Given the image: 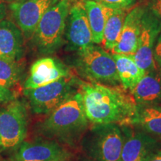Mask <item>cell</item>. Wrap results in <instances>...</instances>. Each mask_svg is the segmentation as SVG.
<instances>
[{
  "label": "cell",
  "instance_id": "cell-9",
  "mask_svg": "<svg viewBox=\"0 0 161 161\" xmlns=\"http://www.w3.org/2000/svg\"><path fill=\"white\" fill-rule=\"evenodd\" d=\"M64 37L68 51L78 52L94 44L84 3L72 4L66 19Z\"/></svg>",
  "mask_w": 161,
  "mask_h": 161
},
{
  "label": "cell",
  "instance_id": "cell-10",
  "mask_svg": "<svg viewBox=\"0 0 161 161\" xmlns=\"http://www.w3.org/2000/svg\"><path fill=\"white\" fill-rule=\"evenodd\" d=\"M58 0H19L9 4L14 22L25 37L33 35L44 14Z\"/></svg>",
  "mask_w": 161,
  "mask_h": 161
},
{
  "label": "cell",
  "instance_id": "cell-30",
  "mask_svg": "<svg viewBox=\"0 0 161 161\" xmlns=\"http://www.w3.org/2000/svg\"><path fill=\"white\" fill-rule=\"evenodd\" d=\"M0 161H1V159H0Z\"/></svg>",
  "mask_w": 161,
  "mask_h": 161
},
{
  "label": "cell",
  "instance_id": "cell-15",
  "mask_svg": "<svg viewBox=\"0 0 161 161\" xmlns=\"http://www.w3.org/2000/svg\"><path fill=\"white\" fill-rule=\"evenodd\" d=\"M23 55V34L14 22L0 21V58L19 60Z\"/></svg>",
  "mask_w": 161,
  "mask_h": 161
},
{
  "label": "cell",
  "instance_id": "cell-4",
  "mask_svg": "<svg viewBox=\"0 0 161 161\" xmlns=\"http://www.w3.org/2000/svg\"><path fill=\"white\" fill-rule=\"evenodd\" d=\"M72 4V0H58L40 20L31 37L41 54H52L63 46L66 19Z\"/></svg>",
  "mask_w": 161,
  "mask_h": 161
},
{
  "label": "cell",
  "instance_id": "cell-21",
  "mask_svg": "<svg viewBox=\"0 0 161 161\" xmlns=\"http://www.w3.org/2000/svg\"><path fill=\"white\" fill-rule=\"evenodd\" d=\"M23 66L19 60H8L0 58V87L10 90L18 84L23 76Z\"/></svg>",
  "mask_w": 161,
  "mask_h": 161
},
{
  "label": "cell",
  "instance_id": "cell-3",
  "mask_svg": "<svg viewBox=\"0 0 161 161\" xmlns=\"http://www.w3.org/2000/svg\"><path fill=\"white\" fill-rule=\"evenodd\" d=\"M73 66L87 82L121 86L113 55L96 44L76 52Z\"/></svg>",
  "mask_w": 161,
  "mask_h": 161
},
{
  "label": "cell",
  "instance_id": "cell-20",
  "mask_svg": "<svg viewBox=\"0 0 161 161\" xmlns=\"http://www.w3.org/2000/svg\"><path fill=\"white\" fill-rule=\"evenodd\" d=\"M128 10L111 9L107 18L104 26L103 41L104 49L113 51L119 39L121 31L127 15Z\"/></svg>",
  "mask_w": 161,
  "mask_h": 161
},
{
  "label": "cell",
  "instance_id": "cell-7",
  "mask_svg": "<svg viewBox=\"0 0 161 161\" xmlns=\"http://www.w3.org/2000/svg\"><path fill=\"white\" fill-rule=\"evenodd\" d=\"M28 113L23 102L14 99L0 109V148H19L27 135Z\"/></svg>",
  "mask_w": 161,
  "mask_h": 161
},
{
  "label": "cell",
  "instance_id": "cell-1",
  "mask_svg": "<svg viewBox=\"0 0 161 161\" xmlns=\"http://www.w3.org/2000/svg\"><path fill=\"white\" fill-rule=\"evenodd\" d=\"M78 90L90 123L130 125L137 104L130 92H127L122 86L80 81Z\"/></svg>",
  "mask_w": 161,
  "mask_h": 161
},
{
  "label": "cell",
  "instance_id": "cell-16",
  "mask_svg": "<svg viewBox=\"0 0 161 161\" xmlns=\"http://www.w3.org/2000/svg\"><path fill=\"white\" fill-rule=\"evenodd\" d=\"M137 106L158 104L161 102V69L144 74L130 92Z\"/></svg>",
  "mask_w": 161,
  "mask_h": 161
},
{
  "label": "cell",
  "instance_id": "cell-25",
  "mask_svg": "<svg viewBox=\"0 0 161 161\" xmlns=\"http://www.w3.org/2000/svg\"><path fill=\"white\" fill-rule=\"evenodd\" d=\"M15 99L14 95L11 90H5L0 87V102H8Z\"/></svg>",
  "mask_w": 161,
  "mask_h": 161
},
{
  "label": "cell",
  "instance_id": "cell-29",
  "mask_svg": "<svg viewBox=\"0 0 161 161\" xmlns=\"http://www.w3.org/2000/svg\"><path fill=\"white\" fill-rule=\"evenodd\" d=\"M84 161H94V160H84Z\"/></svg>",
  "mask_w": 161,
  "mask_h": 161
},
{
  "label": "cell",
  "instance_id": "cell-12",
  "mask_svg": "<svg viewBox=\"0 0 161 161\" xmlns=\"http://www.w3.org/2000/svg\"><path fill=\"white\" fill-rule=\"evenodd\" d=\"M70 75L69 69L60 60L46 57L36 60L24 83L25 89H35Z\"/></svg>",
  "mask_w": 161,
  "mask_h": 161
},
{
  "label": "cell",
  "instance_id": "cell-23",
  "mask_svg": "<svg viewBox=\"0 0 161 161\" xmlns=\"http://www.w3.org/2000/svg\"><path fill=\"white\" fill-rule=\"evenodd\" d=\"M145 6L149 9L161 22V0H146Z\"/></svg>",
  "mask_w": 161,
  "mask_h": 161
},
{
  "label": "cell",
  "instance_id": "cell-24",
  "mask_svg": "<svg viewBox=\"0 0 161 161\" xmlns=\"http://www.w3.org/2000/svg\"><path fill=\"white\" fill-rule=\"evenodd\" d=\"M154 59L159 67L161 69V31L157 38L154 48Z\"/></svg>",
  "mask_w": 161,
  "mask_h": 161
},
{
  "label": "cell",
  "instance_id": "cell-14",
  "mask_svg": "<svg viewBox=\"0 0 161 161\" xmlns=\"http://www.w3.org/2000/svg\"><path fill=\"white\" fill-rule=\"evenodd\" d=\"M144 10V5H139L133 8L127 14L119 39L111 52L113 54L132 56L135 53L137 49L141 30V20Z\"/></svg>",
  "mask_w": 161,
  "mask_h": 161
},
{
  "label": "cell",
  "instance_id": "cell-28",
  "mask_svg": "<svg viewBox=\"0 0 161 161\" xmlns=\"http://www.w3.org/2000/svg\"><path fill=\"white\" fill-rule=\"evenodd\" d=\"M5 1L8 2V3H15V2L19 1V0H5Z\"/></svg>",
  "mask_w": 161,
  "mask_h": 161
},
{
  "label": "cell",
  "instance_id": "cell-19",
  "mask_svg": "<svg viewBox=\"0 0 161 161\" xmlns=\"http://www.w3.org/2000/svg\"><path fill=\"white\" fill-rule=\"evenodd\" d=\"M84 3L93 43L96 45L102 43L107 18L112 8L93 0H85Z\"/></svg>",
  "mask_w": 161,
  "mask_h": 161
},
{
  "label": "cell",
  "instance_id": "cell-5",
  "mask_svg": "<svg viewBox=\"0 0 161 161\" xmlns=\"http://www.w3.org/2000/svg\"><path fill=\"white\" fill-rule=\"evenodd\" d=\"M79 84L70 75L35 89H25L24 94L35 114H49L78 91Z\"/></svg>",
  "mask_w": 161,
  "mask_h": 161
},
{
  "label": "cell",
  "instance_id": "cell-18",
  "mask_svg": "<svg viewBox=\"0 0 161 161\" xmlns=\"http://www.w3.org/2000/svg\"><path fill=\"white\" fill-rule=\"evenodd\" d=\"M122 87L130 92L140 81L144 72L136 65L131 55L112 54Z\"/></svg>",
  "mask_w": 161,
  "mask_h": 161
},
{
  "label": "cell",
  "instance_id": "cell-32",
  "mask_svg": "<svg viewBox=\"0 0 161 161\" xmlns=\"http://www.w3.org/2000/svg\"></svg>",
  "mask_w": 161,
  "mask_h": 161
},
{
  "label": "cell",
  "instance_id": "cell-17",
  "mask_svg": "<svg viewBox=\"0 0 161 161\" xmlns=\"http://www.w3.org/2000/svg\"><path fill=\"white\" fill-rule=\"evenodd\" d=\"M130 125L137 127L147 134L161 140V106H137Z\"/></svg>",
  "mask_w": 161,
  "mask_h": 161
},
{
  "label": "cell",
  "instance_id": "cell-27",
  "mask_svg": "<svg viewBox=\"0 0 161 161\" xmlns=\"http://www.w3.org/2000/svg\"><path fill=\"white\" fill-rule=\"evenodd\" d=\"M7 15V7L3 0H0V21L5 19Z\"/></svg>",
  "mask_w": 161,
  "mask_h": 161
},
{
  "label": "cell",
  "instance_id": "cell-13",
  "mask_svg": "<svg viewBox=\"0 0 161 161\" xmlns=\"http://www.w3.org/2000/svg\"><path fill=\"white\" fill-rule=\"evenodd\" d=\"M124 127L125 140L120 161H142L153 151L156 150L158 141L140 129Z\"/></svg>",
  "mask_w": 161,
  "mask_h": 161
},
{
  "label": "cell",
  "instance_id": "cell-22",
  "mask_svg": "<svg viewBox=\"0 0 161 161\" xmlns=\"http://www.w3.org/2000/svg\"><path fill=\"white\" fill-rule=\"evenodd\" d=\"M112 9L128 10L136 3V0H93Z\"/></svg>",
  "mask_w": 161,
  "mask_h": 161
},
{
  "label": "cell",
  "instance_id": "cell-2",
  "mask_svg": "<svg viewBox=\"0 0 161 161\" xmlns=\"http://www.w3.org/2000/svg\"><path fill=\"white\" fill-rule=\"evenodd\" d=\"M89 125L79 90L48 114L40 124L39 130L50 140L73 146Z\"/></svg>",
  "mask_w": 161,
  "mask_h": 161
},
{
  "label": "cell",
  "instance_id": "cell-6",
  "mask_svg": "<svg viewBox=\"0 0 161 161\" xmlns=\"http://www.w3.org/2000/svg\"><path fill=\"white\" fill-rule=\"evenodd\" d=\"M125 140L122 126L116 124L92 127L85 149L94 161H120Z\"/></svg>",
  "mask_w": 161,
  "mask_h": 161
},
{
  "label": "cell",
  "instance_id": "cell-11",
  "mask_svg": "<svg viewBox=\"0 0 161 161\" xmlns=\"http://www.w3.org/2000/svg\"><path fill=\"white\" fill-rule=\"evenodd\" d=\"M71 154L56 140L38 139L23 142L14 156V161H67Z\"/></svg>",
  "mask_w": 161,
  "mask_h": 161
},
{
  "label": "cell",
  "instance_id": "cell-26",
  "mask_svg": "<svg viewBox=\"0 0 161 161\" xmlns=\"http://www.w3.org/2000/svg\"><path fill=\"white\" fill-rule=\"evenodd\" d=\"M142 161H161V151H153Z\"/></svg>",
  "mask_w": 161,
  "mask_h": 161
},
{
  "label": "cell",
  "instance_id": "cell-31",
  "mask_svg": "<svg viewBox=\"0 0 161 161\" xmlns=\"http://www.w3.org/2000/svg\"><path fill=\"white\" fill-rule=\"evenodd\" d=\"M4 161H6V160H4Z\"/></svg>",
  "mask_w": 161,
  "mask_h": 161
},
{
  "label": "cell",
  "instance_id": "cell-8",
  "mask_svg": "<svg viewBox=\"0 0 161 161\" xmlns=\"http://www.w3.org/2000/svg\"><path fill=\"white\" fill-rule=\"evenodd\" d=\"M144 7L137 49L132 58L136 65L146 74L158 67L154 59V48L161 31V22L149 9L145 5Z\"/></svg>",
  "mask_w": 161,
  "mask_h": 161
}]
</instances>
